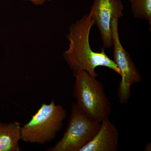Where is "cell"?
Here are the masks:
<instances>
[{
    "instance_id": "cell-5",
    "label": "cell",
    "mask_w": 151,
    "mask_h": 151,
    "mask_svg": "<svg viewBox=\"0 0 151 151\" xmlns=\"http://www.w3.org/2000/svg\"><path fill=\"white\" fill-rule=\"evenodd\" d=\"M119 19L114 18L111 22L113 61L120 70L122 79L118 90L119 101L122 104H126L129 100L132 85L140 83L142 76L129 54L122 46L119 34Z\"/></svg>"
},
{
    "instance_id": "cell-7",
    "label": "cell",
    "mask_w": 151,
    "mask_h": 151,
    "mask_svg": "<svg viewBox=\"0 0 151 151\" xmlns=\"http://www.w3.org/2000/svg\"><path fill=\"white\" fill-rule=\"evenodd\" d=\"M119 134L109 119L101 122L98 132L79 151H116L119 148Z\"/></svg>"
},
{
    "instance_id": "cell-6",
    "label": "cell",
    "mask_w": 151,
    "mask_h": 151,
    "mask_svg": "<svg viewBox=\"0 0 151 151\" xmlns=\"http://www.w3.org/2000/svg\"><path fill=\"white\" fill-rule=\"evenodd\" d=\"M124 6L121 0H94L89 14L100 32L103 48L113 46L111 22L124 14Z\"/></svg>"
},
{
    "instance_id": "cell-4",
    "label": "cell",
    "mask_w": 151,
    "mask_h": 151,
    "mask_svg": "<svg viewBox=\"0 0 151 151\" xmlns=\"http://www.w3.org/2000/svg\"><path fill=\"white\" fill-rule=\"evenodd\" d=\"M101 124L87 116L76 103H72L68 125L63 137L48 150L79 151L94 137Z\"/></svg>"
},
{
    "instance_id": "cell-11",
    "label": "cell",
    "mask_w": 151,
    "mask_h": 151,
    "mask_svg": "<svg viewBox=\"0 0 151 151\" xmlns=\"http://www.w3.org/2000/svg\"><path fill=\"white\" fill-rule=\"evenodd\" d=\"M145 150H146V151L150 150V143H149V144H148L147 145L146 147V148Z\"/></svg>"
},
{
    "instance_id": "cell-9",
    "label": "cell",
    "mask_w": 151,
    "mask_h": 151,
    "mask_svg": "<svg viewBox=\"0 0 151 151\" xmlns=\"http://www.w3.org/2000/svg\"><path fill=\"white\" fill-rule=\"evenodd\" d=\"M133 15L136 18L146 20L151 29V0H129Z\"/></svg>"
},
{
    "instance_id": "cell-10",
    "label": "cell",
    "mask_w": 151,
    "mask_h": 151,
    "mask_svg": "<svg viewBox=\"0 0 151 151\" xmlns=\"http://www.w3.org/2000/svg\"><path fill=\"white\" fill-rule=\"evenodd\" d=\"M24 1H30L34 4L40 5H42L46 1H51L52 0H24Z\"/></svg>"
},
{
    "instance_id": "cell-8",
    "label": "cell",
    "mask_w": 151,
    "mask_h": 151,
    "mask_svg": "<svg viewBox=\"0 0 151 151\" xmlns=\"http://www.w3.org/2000/svg\"><path fill=\"white\" fill-rule=\"evenodd\" d=\"M21 127L17 122L0 123V151L20 150L19 142L21 139Z\"/></svg>"
},
{
    "instance_id": "cell-2",
    "label": "cell",
    "mask_w": 151,
    "mask_h": 151,
    "mask_svg": "<svg viewBox=\"0 0 151 151\" xmlns=\"http://www.w3.org/2000/svg\"><path fill=\"white\" fill-rule=\"evenodd\" d=\"M73 95L76 105L87 116L101 123L111 116V106L103 84L86 71H73Z\"/></svg>"
},
{
    "instance_id": "cell-1",
    "label": "cell",
    "mask_w": 151,
    "mask_h": 151,
    "mask_svg": "<svg viewBox=\"0 0 151 151\" xmlns=\"http://www.w3.org/2000/svg\"><path fill=\"white\" fill-rule=\"evenodd\" d=\"M94 23L90 15H85L75 23L70 25L68 39L70 41L69 48L63 56L70 69L73 71L83 70L97 78L95 71L98 66H104L120 74L116 63L108 56L104 48L100 52L93 51L89 44L90 31Z\"/></svg>"
},
{
    "instance_id": "cell-3",
    "label": "cell",
    "mask_w": 151,
    "mask_h": 151,
    "mask_svg": "<svg viewBox=\"0 0 151 151\" xmlns=\"http://www.w3.org/2000/svg\"><path fill=\"white\" fill-rule=\"evenodd\" d=\"M67 112L53 100L42 104L27 124L21 127V139L26 142L44 144L53 139L61 129Z\"/></svg>"
}]
</instances>
